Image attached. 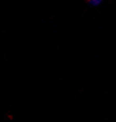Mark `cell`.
I'll return each mask as SVG.
<instances>
[{"label":"cell","mask_w":116,"mask_h":122,"mask_svg":"<svg viewBox=\"0 0 116 122\" xmlns=\"http://www.w3.org/2000/svg\"><path fill=\"white\" fill-rule=\"evenodd\" d=\"M86 1H87V5H88L89 7L97 8L103 5V2H104L105 0H86Z\"/></svg>","instance_id":"1"}]
</instances>
